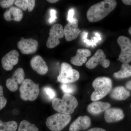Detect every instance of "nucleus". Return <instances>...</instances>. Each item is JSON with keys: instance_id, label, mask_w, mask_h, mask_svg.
I'll use <instances>...</instances> for the list:
<instances>
[{"instance_id": "f257e3e1", "label": "nucleus", "mask_w": 131, "mask_h": 131, "mask_svg": "<svg viewBox=\"0 0 131 131\" xmlns=\"http://www.w3.org/2000/svg\"><path fill=\"white\" fill-rule=\"evenodd\" d=\"M117 5L115 0H105L94 4L88 10L87 19L93 23L100 21L112 12Z\"/></svg>"}, {"instance_id": "f03ea898", "label": "nucleus", "mask_w": 131, "mask_h": 131, "mask_svg": "<svg viewBox=\"0 0 131 131\" xmlns=\"http://www.w3.org/2000/svg\"><path fill=\"white\" fill-rule=\"evenodd\" d=\"M78 105L75 97L66 94L63 95L62 99L56 98L52 102V106L54 110L58 112L68 115L73 114Z\"/></svg>"}, {"instance_id": "7ed1b4c3", "label": "nucleus", "mask_w": 131, "mask_h": 131, "mask_svg": "<svg viewBox=\"0 0 131 131\" xmlns=\"http://www.w3.org/2000/svg\"><path fill=\"white\" fill-rule=\"evenodd\" d=\"M95 90L91 96L93 101L101 100L106 96L112 90V81L109 78L102 77L97 78L92 83Z\"/></svg>"}, {"instance_id": "20e7f679", "label": "nucleus", "mask_w": 131, "mask_h": 131, "mask_svg": "<svg viewBox=\"0 0 131 131\" xmlns=\"http://www.w3.org/2000/svg\"><path fill=\"white\" fill-rule=\"evenodd\" d=\"M20 96L23 100L33 101L38 98L39 93V84L30 79H26L19 88Z\"/></svg>"}, {"instance_id": "39448f33", "label": "nucleus", "mask_w": 131, "mask_h": 131, "mask_svg": "<svg viewBox=\"0 0 131 131\" xmlns=\"http://www.w3.org/2000/svg\"><path fill=\"white\" fill-rule=\"evenodd\" d=\"M70 115L57 113L51 115L46 120V126L52 131H61L70 122Z\"/></svg>"}, {"instance_id": "423d86ee", "label": "nucleus", "mask_w": 131, "mask_h": 131, "mask_svg": "<svg viewBox=\"0 0 131 131\" xmlns=\"http://www.w3.org/2000/svg\"><path fill=\"white\" fill-rule=\"evenodd\" d=\"M80 76L79 72L73 69L69 64L63 62L61 64L57 80L62 83H71L77 81Z\"/></svg>"}, {"instance_id": "0eeeda50", "label": "nucleus", "mask_w": 131, "mask_h": 131, "mask_svg": "<svg viewBox=\"0 0 131 131\" xmlns=\"http://www.w3.org/2000/svg\"><path fill=\"white\" fill-rule=\"evenodd\" d=\"M121 52L118 60L122 63H128L131 62V40L124 36H120L117 39Z\"/></svg>"}, {"instance_id": "6e6552de", "label": "nucleus", "mask_w": 131, "mask_h": 131, "mask_svg": "<svg viewBox=\"0 0 131 131\" xmlns=\"http://www.w3.org/2000/svg\"><path fill=\"white\" fill-rule=\"evenodd\" d=\"M64 36V29L62 26L60 24L53 25L50 30L49 37L47 39L46 46L49 49H52L56 47L60 43L59 39Z\"/></svg>"}, {"instance_id": "1a4fd4ad", "label": "nucleus", "mask_w": 131, "mask_h": 131, "mask_svg": "<svg viewBox=\"0 0 131 131\" xmlns=\"http://www.w3.org/2000/svg\"><path fill=\"white\" fill-rule=\"evenodd\" d=\"M110 64V61L106 59V56L103 50L99 49L86 64V66L89 69L96 68L98 64H101L104 68H107Z\"/></svg>"}, {"instance_id": "9d476101", "label": "nucleus", "mask_w": 131, "mask_h": 131, "mask_svg": "<svg viewBox=\"0 0 131 131\" xmlns=\"http://www.w3.org/2000/svg\"><path fill=\"white\" fill-rule=\"evenodd\" d=\"M25 73L24 69L18 68L15 70L12 77L6 80V86L12 92H15L18 88V84H21L25 80Z\"/></svg>"}, {"instance_id": "9b49d317", "label": "nucleus", "mask_w": 131, "mask_h": 131, "mask_svg": "<svg viewBox=\"0 0 131 131\" xmlns=\"http://www.w3.org/2000/svg\"><path fill=\"white\" fill-rule=\"evenodd\" d=\"M38 42L33 39H25L22 37L17 43V47L21 53L30 54L35 53L37 50Z\"/></svg>"}, {"instance_id": "f8f14e48", "label": "nucleus", "mask_w": 131, "mask_h": 131, "mask_svg": "<svg viewBox=\"0 0 131 131\" xmlns=\"http://www.w3.org/2000/svg\"><path fill=\"white\" fill-rule=\"evenodd\" d=\"M78 21L77 19L74 18L73 20L68 22L64 27V34L66 40L70 42L76 39L81 32L78 27Z\"/></svg>"}, {"instance_id": "ddd939ff", "label": "nucleus", "mask_w": 131, "mask_h": 131, "mask_svg": "<svg viewBox=\"0 0 131 131\" xmlns=\"http://www.w3.org/2000/svg\"><path fill=\"white\" fill-rule=\"evenodd\" d=\"M19 54L15 50H12L2 58L1 60L3 68L6 71L12 70L14 66L18 63Z\"/></svg>"}, {"instance_id": "4468645a", "label": "nucleus", "mask_w": 131, "mask_h": 131, "mask_svg": "<svg viewBox=\"0 0 131 131\" xmlns=\"http://www.w3.org/2000/svg\"><path fill=\"white\" fill-rule=\"evenodd\" d=\"M30 64L33 69L40 75L46 74L49 70L45 61L39 55L33 57L31 59Z\"/></svg>"}, {"instance_id": "2eb2a0df", "label": "nucleus", "mask_w": 131, "mask_h": 131, "mask_svg": "<svg viewBox=\"0 0 131 131\" xmlns=\"http://www.w3.org/2000/svg\"><path fill=\"white\" fill-rule=\"evenodd\" d=\"M91 125V119L88 116H80L70 125L69 131H79L85 130Z\"/></svg>"}, {"instance_id": "dca6fc26", "label": "nucleus", "mask_w": 131, "mask_h": 131, "mask_svg": "<svg viewBox=\"0 0 131 131\" xmlns=\"http://www.w3.org/2000/svg\"><path fill=\"white\" fill-rule=\"evenodd\" d=\"M124 114L123 111L118 108H109L105 112V120L107 123H113L119 121L124 118Z\"/></svg>"}, {"instance_id": "f3484780", "label": "nucleus", "mask_w": 131, "mask_h": 131, "mask_svg": "<svg viewBox=\"0 0 131 131\" xmlns=\"http://www.w3.org/2000/svg\"><path fill=\"white\" fill-rule=\"evenodd\" d=\"M91 55V51L88 49H78L75 56L71 59V63L77 66H82L86 62L87 57L90 56Z\"/></svg>"}, {"instance_id": "a211bd4d", "label": "nucleus", "mask_w": 131, "mask_h": 131, "mask_svg": "<svg viewBox=\"0 0 131 131\" xmlns=\"http://www.w3.org/2000/svg\"><path fill=\"white\" fill-rule=\"evenodd\" d=\"M111 106L110 103L101 101H94L89 104L87 110L90 113L97 115L106 111Z\"/></svg>"}, {"instance_id": "6ab92c4d", "label": "nucleus", "mask_w": 131, "mask_h": 131, "mask_svg": "<svg viewBox=\"0 0 131 131\" xmlns=\"http://www.w3.org/2000/svg\"><path fill=\"white\" fill-rule=\"evenodd\" d=\"M4 19L6 21H21L23 18V13L21 9L15 7H11L3 14Z\"/></svg>"}, {"instance_id": "aec40b11", "label": "nucleus", "mask_w": 131, "mask_h": 131, "mask_svg": "<svg viewBox=\"0 0 131 131\" xmlns=\"http://www.w3.org/2000/svg\"><path fill=\"white\" fill-rule=\"evenodd\" d=\"M130 91L125 87L118 86L115 88L110 93L111 98L118 101H124L129 98L130 95Z\"/></svg>"}, {"instance_id": "412c9836", "label": "nucleus", "mask_w": 131, "mask_h": 131, "mask_svg": "<svg viewBox=\"0 0 131 131\" xmlns=\"http://www.w3.org/2000/svg\"><path fill=\"white\" fill-rule=\"evenodd\" d=\"M117 79H124L131 76V65L129 63H122L120 70L114 74Z\"/></svg>"}, {"instance_id": "4be33fe9", "label": "nucleus", "mask_w": 131, "mask_h": 131, "mask_svg": "<svg viewBox=\"0 0 131 131\" xmlns=\"http://www.w3.org/2000/svg\"><path fill=\"white\" fill-rule=\"evenodd\" d=\"M18 124L15 121L3 122L0 120V131H16Z\"/></svg>"}, {"instance_id": "5701e85b", "label": "nucleus", "mask_w": 131, "mask_h": 131, "mask_svg": "<svg viewBox=\"0 0 131 131\" xmlns=\"http://www.w3.org/2000/svg\"><path fill=\"white\" fill-rule=\"evenodd\" d=\"M18 131H39L35 125L31 124L26 120L21 121L20 124Z\"/></svg>"}, {"instance_id": "b1692460", "label": "nucleus", "mask_w": 131, "mask_h": 131, "mask_svg": "<svg viewBox=\"0 0 131 131\" xmlns=\"http://www.w3.org/2000/svg\"><path fill=\"white\" fill-rule=\"evenodd\" d=\"M42 91L45 96L50 101H52L56 97V92L51 87H44L42 89Z\"/></svg>"}, {"instance_id": "393cba45", "label": "nucleus", "mask_w": 131, "mask_h": 131, "mask_svg": "<svg viewBox=\"0 0 131 131\" xmlns=\"http://www.w3.org/2000/svg\"><path fill=\"white\" fill-rule=\"evenodd\" d=\"M61 89L64 94L74 93L76 90V88L74 84L71 83H62L61 86Z\"/></svg>"}, {"instance_id": "a878e982", "label": "nucleus", "mask_w": 131, "mask_h": 131, "mask_svg": "<svg viewBox=\"0 0 131 131\" xmlns=\"http://www.w3.org/2000/svg\"><path fill=\"white\" fill-rule=\"evenodd\" d=\"M15 5L24 11L28 9V0H17L14 2Z\"/></svg>"}, {"instance_id": "bb28decb", "label": "nucleus", "mask_w": 131, "mask_h": 131, "mask_svg": "<svg viewBox=\"0 0 131 131\" xmlns=\"http://www.w3.org/2000/svg\"><path fill=\"white\" fill-rule=\"evenodd\" d=\"M7 103V100L3 95V88L0 84V110L5 107Z\"/></svg>"}, {"instance_id": "cd10ccee", "label": "nucleus", "mask_w": 131, "mask_h": 131, "mask_svg": "<svg viewBox=\"0 0 131 131\" xmlns=\"http://www.w3.org/2000/svg\"><path fill=\"white\" fill-rule=\"evenodd\" d=\"M15 1L14 0H1L0 6L3 8L11 7Z\"/></svg>"}, {"instance_id": "c85d7f7f", "label": "nucleus", "mask_w": 131, "mask_h": 131, "mask_svg": "<svg viewBox=\"0 0 131 131\" xmlns=\"http://www.w3.org/2000/svg\"><path fill=\"white\" fill-rule=\"evenodd\" d=\"M83 42L88 46H91L94 47L96 46V43H98L99 41L98 38L97 37H94L91 40H89L88 39H85L83 40Z\"/></svg>"}, {"instance_id": "c756f323", "label": "nucleus", "mask_w": 131, "mask_h": 131, "mask_svg": "<svg viewBox=\"0 0 131 131\" xmlns=\"http://www.w3.org/2000/svg\"><path fill=\"white\" fill-rule=\"evenodd\" d=\"M50 18L49 20V22L51 24L54 23L57 19L56 11L54 9H51L50 10Z\"/></svg>"}, {"instance_id": "7c9ffc66", "label": "nucleus", "mask_w": 131, "mask_h": 131, "mask_svg": "<svg viewBox=\"0 0 131 131\" xmlns=\"http://www.w3.org/2000/svg\"><path fill=\"white\" fill-rule=\"evenodd\" d=\"M35 1L34 0H28V10L31 12L32 11L35 6Z\"/></svg>"}, {"instance_id": "2f4dec72", "label": "nucleus", "mask_w": 131, "mask_h": 131, "mask_svg": "<svg viewBox=\"0 0 131 131\" xmlns=\"http://www.w3.org/2000/svg\"><path fill=\"white\" fill-rule=\"evenodd\" d=\"M74 10L73 8H71L69 10V12H68V18H67V20L69 22L73 20L74 18Z\"/></svg>"}, {"instance_id": "473e14b6", "label": "nucleus", "mask_w": 131, "mask_h": 131, "mask_svg": "<svg viewBox=\"0 0 131 131\" xmlns=\"http://www.w3.org/2000/svg\"><path fill=\"white\" fill-rule=\"evenodd\" d=\"M87 131H106V130L102 128H99V127H94V128L89 129Z\"/></svg>"}, {"instance_id": "72a5a7b5", "label": "nucleus", "mask_w": 131, "mask_h": 131, "mask_svg": "<svg viewBox=\"0 0 131 131\" xmlns=\"http://www.w3.org/2000/svg\"><path fill=\"white\" fill-rule=\"evenodd\" d=\"M88 34V33L86 32H83L82 33L81 37L82 39L83 40L86 39Z\"/></svg>"}, {"instance_id": "f704fd0d", "label": "nucleus", "mask_w": 131, "mask_h": 131, "mask_svg": "<svg viewBox=\"0 0 131 131\" xmlns=\"http://www.w3.org/2000/svg\"><path fill=\"white\" fill-rule=\"evenodd\" d=\"M126 87L127 89L131 90V80H130L126 83Z\"/></svg>"}, {"instance_id": "c9c22d12", "label": "nucleus", "mask_w": 131, "mask_h": 131, "mask_svg": "<svg viewBox=\"0 0 131 131\" xmlns=\"http://www.w3.org/2000/svg\"><path fill=\"white\" fill-rule=\"evenodd\" d=\"M122 2L127 5H131V0H123Z\"/></svg>"}, {"instance_id": "e433bc0d", "label": "nucleus", "mask_w": 131, "mask_h": 131, "mask_svg": "<svg viewBox=\"0 0 131 131\" xmlns=\"http://www.w3.org/2000/svg\"><path fill=\"white\" fill-rule=\"evenodd\" d=\"M47 1L50 3H54L58 2L59 1H58V0H51H51H47Z\"/></svg>"}, {"instance_id": "4c0bfd02", "label": "nucleus", "mask_w": 131, "mask_h": 131, "mask_svg": "<svg viewBox=\"0 0 131 131\" xmlns=\"http://www.w3.org/2000/svg\"><path fill=\"white\" fill-rule=\"evenodd\" d=\"M95 35L97 38H98V39H99V41L101 40V38L100 35L98 33L96 32L95 34Z\"/></svg>"}, {"instance_id": "58836bf2", "label": "nucleus", "mask_w": 131, "mask_h": 131, "mask_svg": "<svg viewBox=\"0 0 131 131\" xmlns=\"http://www.w3.org/2000/svg\"><path fill=\"white\" fill-rule=\"evenodd\" d=\"M128 32H129L130 35H131V27L129 28V30H128Z\"/></svg>"}, {"instance_id": "ea45409f", "label": "nucleus", "mask_w": 131, "mask_h": 131, "mask_svg": "<svg viewBox=\"0 0 131 131\" xmlns=\"http://www.w3.org/2000/svg\"></svg>"}]
</instances>
